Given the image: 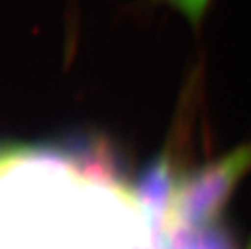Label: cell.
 Returning a JSON list of instances; mask_svg holds the SVG:
<instances>
[{
	"label": "cell",
	"instance_id": "1",
	"mask_svg": "<svg viewBox=\"0 0 251 249\" xmlns=\"http://www.w3.org/2000/svg\"><path fill=\"white\" fill-rule=\"evenodd\" d=\"M250 170L251 142H245L226 156L185 175L170 210L169 233L216 224L233 189Z\"/></svg>",
	"mask_w": 251,
	"mask_h": 249
},
{
	"label": "cell",
	"instance_id": "2",
	"mask_svg": "<svg viewBox=\"0 0 251 249\" xmlns=\"http://www.w3.org/2000/svg\"><path fill=\"white\" fill-rule=\"evenodd\" d=\"M165 249H235L230 235L217 224L178 228L167 235Z\"/></svg>",
	"mask_w": 251,
	"mask_h": 249
},
{
	"label": "cell",
	"instance_id": "3",
	"mask_svg": "<svg viewBox=\"0 0 251 249\" xmlns=\"http://www.w3.org/2000/svg\"><path fill=\"white\" fill-rule=\"evenodd\" d=\"M161 2L170 5L178 13L183 15L191 23V26L200 28L201 21L206 17V12L212 0H161Z\"/></svg>",
	"mask_w": 251,
	"mask_h": 249
}]
</instances>
